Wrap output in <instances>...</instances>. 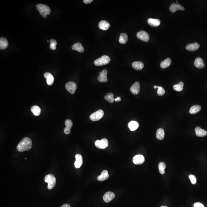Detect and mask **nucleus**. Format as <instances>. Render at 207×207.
<instances>
[{"label":"nucleus","instance_id":"obj_1","mask_svg":"<svg viewBox=\"0 0 207 207\" xmlns=\"http://www.w3.org/2000/svg\"><path fill=\"white\" fill-rule=\"evenodd\" d=\"M32 140L29 137H25L19 142L17 149L19 152H23L30 150L32 147Z\"/></svg>","mask_w":207,"mask_h":207},{"label":"nucleus","instance_id":"obj_2","mask_svg":"<svg viewBox=\"0 0 207 207\" xmlns=\"http://www.w3.org/2000/svg\"><path fill=\"white\" fill-rule=\"evenodd\" d=\"M40 15L44 18H46L47 16L51 13V9L48 6L45 4H39L36 6Z\"/></svg>","mask_w":207,"mask_h":207},{"label":"nucleus","instance_id":"obj_3","mask_svg":"<svg viewBox=\"0 0 207 207\" xmlns=\"http://www.w3.org/2000/svg\"><path fill=\"white\" fill-rule=\"evenodd\" d=\"M45 182L48 183V188L49 189H51L55 186L56 182V178L53 175L49 174L45 176Z\"/></svg>","mask_w":207,"mask_h":207},{"label":"nucleus","instance_id":"obj_4","mask_svg":"<svg viewBox=\"0 0 207 207\" xmlns=\"http://www.w3.org/2000/svg\"><path fill=\"white\" fill-rule=\"evenodd\" d=\"M111 59L109 56L103 55L98 58L94 61V64L96 66H101L106 65L109 63Z\"/></svg>","mask_w":207,"mask_h":207},{"label":"nucleus","instance_id":"obj_5","mask_svg":"<svg viewBox=\"0 0 207 207\" xmlns=\"http://www.w3.org/2000/svg\"><path fill=\"white\" fill-rule=\"evenodd\" d=\"M95 145L96 147L99 149H105L109 145V142L107 139L104 138L101 140H97L95 143Z\"/></svg>","mask_w":207,"mask_h":207},{"label":"nucleus","instance_id":"obj_6","mask_svg":"<svg viewBox=\"0 0 207 207\" xmlns=\"http://www.w3.org/2000/svg\"><path fill=\"white\" fill-rule=\"evenodd\" d=\"M104 115V112L102 110H99L91 114L90 119L92 121H97L101 119Z\"/></svg>","mask_w":207,"mask_h":207},{"label":"nucleus","instance_id":"obj_7","mask_svg":"<svg viewBox=\"0 0 207 207\" xmlns=\"http://www.w3.org/2000/svg\"><path fill=\"white\" fill-rule=\"evenodd\" d=\"M107 71L106 69H104L102 72H100L98 76V80L101 82H107L108 81L107 78Z\"/></svg>","mask_w":207,"mask_h":207},{"label":"nucleus","instance_id":"obj_8","mask_svg":"<svg viewBox=\"0 0 207 207\" xmlns=\"http://www.w3.org/2000/svg\"><path fill=\"white\" fill-rule=\"evenodd\" d=\"M66 89L70 94H74L77 89V85L75 82H70L65 85Z\"/></svg>","mask_w":207,"mask_h":207},{"label":"nucleus","instance_id":"obj_9","mask_svg":"<svg viewBox=\"0 0 207 207\" xmlns=\"http://www.w3.org/2000/svg\"><path fill=\"white\" fill-rule=\"evenodd\" d=\"M136 36L139 40L145 42L148 41L150 38L148 33L144 31H141L138 32Z\"/></svg>","mask_w":207,"mask_h":207},{"label":"nucleus","instance_id":"obj_10","mask_svg":"<svg viewBox=\"0 0 207 207\" xmlns=\"http://www.w3.org/2000/svg\"><path fill=\"white\" fill-rule=\"evenodd\" d=\"M170 10L172 13H175L178 10H181L183 11L185 10V8L181 6L180 4H175L173 3L171 5L170 7Z\"/></svg>","mask_w":207,"mask_h":207},{"label":"nucleus","instance_id":"obj_11","mask_svg":"<svg viewBox=\"0 0 207 207\" xmlns=\"http://www.w3.org/2000/svg\"><path fill=\"white\" fill-rule=\"evenodd\" d=\"M145 161L144 157L142 155H137L134 156L133 161L135 164L139 165L142 164Z\"/></svg>","mask_w":207,"mask_h":207},{"label":"nucleus","instance_id":"obj_12","mask_svg":"<svg viewBox=\"0 0 207 207\" xmlns=\"http://www.w3.org/2000/svg\"><path fill=\"white\" fill-rule=\"evenodd\" d=\"M76 161L75 166L76 168L81 167L83 163V158L81 154H77L75 155Z\"/></svg>","mask_w":207,"mask_h":207},{"label":"nucleus","instance_id":"obj_13","mask_svg":"<svg viewBox=\"0 0 207 207\" xmlns=\"http://www.w3.org/2000/svg\"><path fill=\"white\" fill-rule=\"evenodd\" d=\"M140 90V83L136 82L131 86L130 88L131 92L133 94L136 95L139 93Z\"/></svg>","mask_w":207,"mask_h":207},{"label":"nucleus","instance_id":"obj_14","mask_svg":"<svg viewBox=\"0 0 207 207\" xmlns=\"http://www.w3.org/2000/svg\"><path fill=\"white\" fill-rule=\"evenodd\" d=\"M115 197V195L113 192H108L104 194L103 196V199L105 202L108 203L111 201Z\"/></svg>","mask_w":207,"mask_h":207},{"label":"nucleus","instance_id":"obj_15","mask_svg":"<svg viewBox=\"0 0 207 207\" xmlns=\"http://www.w3.org/2000/svg\"><path fill=\"white\" fill-rule=\"evenodd\" d=\"M44 77L46 79L47 83L48 85H52L54 82V79L52 74L46 72L44 74Z\"/></svg>","mask_w":207,"mask_h":207},{"label":"nucleus","instance_id":"obj_16","mask_svg":"<svg viewBox=\"0 0 207 207\" xmlns=\"http://www.w3.org/2000/svg\"><path fill=\"white\" fill-rule=\"evenodd\" d=\"M65 124L66 127L64 130V133L66 135H68L71 132L70 129L73 126V122L71 120L67 119L65 121Z\"/></svg>","mask_w":207,"mask_h":207},{"label":"nucleus","instance_id":"obj_17","mask_svg":"<svg viewBox=\"0 0 207 207\" xmlns=\"http://www.w3.org/2000/svg\"><path fill=\"white\" fill-rule=\"evenodd\" d=\"M195 130L196 136L198 137H204L207 135V131L199 127H196Z\"/></svg>","mask_w":207,"mask_h":207},{"label":"nucleus","instance_id":"obj_18","mask_svg":"<svg viewBox=\"0 0 207 207\" xmlns=\"http://www.w3.org/2000/svg\"><path fill=\"white\" fill-rule=\"evenodd\" d=\"M194 65L196 67L199 69H202L205 66L203 60L201 58L198 57L195 60Z\"/></svg>","mask_w":207,"mask_h":207},{"label":"nucleus","instance_id":"obj_19","mask_svg":"<svg viewBox=\"0 0 207 207\" xmlns=\"http://www.w3.org/2000/svg\"><path fill=\"white\" fill-rule=\"evenodd\" d=\"M199 47L200 45L197 42H195L188 44L186 46V49L189 51H193L198 50Z\"/></svg>","mask_w":207,"mask_h":207},{"label":"nucleus","instance_id":"obj_20","mask_svg":"<svg viewBox=\"0 0 207 207\" xmlns=\"http://www.w3.org/2000/svg\"><path fill=\"white\" fill-rule=\"evenodd\" d=\"M98 26L100 29L103 30H106L110 27V24L107 21L102 20L99 23Z\"/></svg>","mask_w":207,"mask_h":207},{"label":"nucleus","instance_id":"obj_21","mask_svg":"<svg viewBox=\"0 0 207 207\" xmlns=\"http://www.w3.org/2000/svg\"><path fill=\"white\" fill-rule=\"evenodd\" d=\"M160 20L158 19H154L150 18L148 20V23L151 26L157 27L160 24Z\"/></svg>","mask_w":207,"mask_h":207},{"label":"nucleus","instance_id":"obj_22","mask_svg":"<svg viewBox=\"0 0 207 207\" xmlns=\"http://www.w3.org/2000/svg\"><path fill=\"white\" fill-rule=\"evenodd\" d=\"M72 50L78 51L79 53H83L84 51V48L82 45L79 42L74 44L72 46Z\"/></svg>","mask_w":207,"mask_h":207},{"label":"nucleus","instance_id":"obj_23","mask_svg":"<svg viewBox=\"0 0 207 207\" xmlns=\"http://www.w3.org/2000/svg\"><path fill=\"white\" fill-rule=\"evenodd\" d=\"M109 177V175L108 171L105 170L102 172L101 174L98 176L97 179L99 181H103L107 179Z\"/></svg>","mask_w":207,"mask_h":207},{"label":"nucleus","instance_id":"obj_24","mask_svg":"<svg viewBox=\"0 0 207 207\" xmlns=\"http://www.w3.org/2000/svg\"><path fill=\"white\" fill-rule=\"evenodd\" d=\"M9 43L6 38L4 37H1L0 38V49L1 50H4L8 47Z\"/></svg>","mask_w":207,"mask_h":207},{"label":"nucleus","instance_id":"obj_25","mask_svg":"<svg viewBox=\"0 0 207 207\" xmlns=\"http://www.w3.org/2000/svg\"><path fill=\"white\" fill-rule=\"evenodd\" d=\"M133 68L136 70H141L144 67V64L141 61H135L132 64Z\"/></svg>","mask_w":207,"mask_h":207},{"label":"nucleus","instance_id":"obj_26","mask_svg":"<svg viewBox=\"0 0 207 207\" xmlns=\"http://www.w3.org/2000/svg\"><path fill=\"white\" fill-rule=\"evenodd\" d=\"M164 135L165 133L164 130L162 128H160L157 130L156 137L159 140H163L164 139Z\"/></svg>","mask_w":207,"mask_h":207},{"label":"nucleus","instance_id":"obj_27","mask_svg":"<svg viewBox=\"0 0 207 207\" xmlns=\"http://www.w3.org/2000/svg\"><path fill=\"white\" fill-rule=\"evenodd\" d=\"M139 123L136 121H132L130 122L128 124V127L131 131H135L138 129L139 127Z\"/></svg>","mask_w":207,"mask_h":207},{"label":"nucleus","instance_id":"obj_28","mask_svg":"<svg viewBox=\"0 0 207 207\" xmlns=\"http://www.w3.org/2000/svg\"><path fill=\"white\" fill-rule=\"evenodd\" d=\"M31 111L33 115L35 116H38L40 114L41 110L38 106H34L31 107Z\"/></svg>","mask_w":207,"mask_h":207},{"label":"nucleus","instance_id":"obj_29","mask_svg":"<svg viewBox=\"0 0 207 207\" xmlns=\"http://www.w3.org/2000/svg\"><path fill=\"white\" fill-rule=\"evenodd\" d=\"M171 60L170 58H167L163 61L161 62L160 64L161 67L162 68H166L168 67L170 65Z\"/></svg>","mask_w":207,"mask_h":207},{"label":"nucleus","instance_id":"obj_30","mask_svg":"<svg viewBox=\"0 0 207 207\" xmlns=\"http://www.w3.org/2000/svg\"><path fill=\"white\" fill-rule=\"evenodd\" d=\"M201 106L199 105H195L192 106L189 110V113L191 114H194L198 113L201 110Z\"/></svg>","mask_w":207,"mask_h":207},{"label":"nucleus","instance_id":"obj_31","mask_svg":"<svg viewBox=\"0 0 207 207\" xmlns=\"http://www.w3.org/2000/svg\"><path fill=\"white\" fill-rule=\"evenodd\" d=\"M128 40V36L125 33H121L120 36L119 42L120 43L122 44H124L127 42Z\"/></svg>","mask_w":207,"mask_h":207},{"label":"nucleus","instance_id":"obj_32","mask_svg":"<svg viewBox=\"0 0 207 207\" xmlns=\"http://www.w3.org/2000/svg\"><path fill=\"white\" fill-rule=\"evenodd\" d=\"M104 98L107 101L111 103H113L114 101V94L112 93H108L105 95Z\"/></svg>","mask_w":207,"mask_h":207},{"label":"nucleus","instance_id":"obj_33","mask_svg":"<svg viewBox=\"0 0 207 207\" xmlns=\"http://www.w3.org/2000/svg\"><path fill=\"white\" fill-rule=\"evenodd\" d=\"M166 168V164L164 162H160L158 164L159 171L161 175H164L165 173V169Z\"/></svg>","mask_w":207,"mask_h":207},{"label":"nucleus","instance_id":"obj_34","mask_svg":"<svg viewBox=\"0 0 207 207\" xmlns=\"http://www.w3.org/2000/svg\"><path fill=\"white\" fill-rule=\"evenodd\" d=\"M184 83L182 82H181L179 84L174 85L173 86V89L177 91H181L183 89Z\"/></svg>","mask_w":207,"mask_h":207},{"label":"nucleus","instance_id":"obj_35","mask_svg":"<svg viewBox=\"0 0 207 207\" xmlns=\"http://www.w3.org/2000/svg\"><path fill=\"white\" fill-rule=\"evenodd\" d=\"M57 42L55 40L51 39L50 41V48L53 50H54L56 49V45Z\"/></svg>","mask_w":207,"mask_h":207},{"label":"nucleus","instance_id":"obj_36","mask_svg":"<svg viewBox=\"0 0 207 207\" xmlns=\"http://www.w3.org/2000/svg\"><path fill=\"white\" fill-rule=\"evenodd\" d=\"M158 89L157 93L158 95L162 96V95H164L165 93V91L163 87L161 86H159L158 87Z\"/></svg>","mask_w":207,"mask_h":207},{"label":"nucleus","instance_id":"obj_37","mask_svg":"<svg viewBox=\"0 0 207 207\" xmlns=\"http://www.w3.org/2000/svg\"><path fill=\"white\" fill-rule=\"evenodd\" d=\"M189 179L191 180V182L193 185H195L196 183L197 182V180H196V178L195 175H189Z\"/></svg>","mask_w":207,"mask_h":207},{"label":"nucleus","instance_id":"obj_38","mask_svg":"<svg viewBox=\"0 0 207 207\" xmlns=\"http://www.w3.org/2000/svg\"><path fill=\"white\" fill-rule=\"evenodd\" d=\"M194 207H204V206L200 202H196L194 204Z\"/></svg>","mask_w":207,"mask_h":207},{"label":"nucleus","instance_id":"obj_39","mask_svg":"<svg viewBox=\"0 0 207 207\" xmlns=\"http://www.w3.org/2000/svg\"><path fill=\"white\" fill-rule=\"evenodd\" d=\"M92 1H93V0H84L83 1L84 3L86 4L90 3H92Z\"/></svg>","mask_w":207,"mask_h":207},{"label":"nucleus","instance_id":"obj_40","mask_svg":"<svg viewBox=\"0 0 207 207\" xmlns=\"http://www.w3.org/2000/svg\"><path fill=\"white\" fill-rule=\"evenodd\" d=\"M114 101H115L116 102H118L121 101V99L120 97H117V98H115L114 99Z\"/></svg>","mask_w":207,"mask_h":207},{"label":"nucleus","instance_id":"obj_41","mask_svg":"<svg viewBox=\"0 0 207 207\" xmlns=\"http://www.w3.org/2000/svg\"><path fill=\"white\" fill-rule=\"evenodd\" d=\"M61 207H70V206L69 204H65L62 205Z\"/></svg>","mask_w":207,"mask_h":207},{"label":"nucleus","instance_id":"obj_42","mask_svg":"<svg viewBox=\"0 0 207 207\" xmlns=\"http://www.w3.org/2000/svg\"><path fill=\"white\" fill-rule=\"evenodd\" d=\"M158 86H154V89H156L157 88H158Z\"/></svg>","mask_w":207,"mask_h":207},{"label":"nucleus","instance_id":"obj_43","mask_svg":"<svg viewBox=\"0 0 207 207\" xmlns=\"http://www.w3.org/2000/svg\"><path fill=\"white\" fill-rule=\"evenodd\" d=\"M166 207V206H162V207Z\"/></svg>","mask_w":207,"mask_h":207}]
</instances>
